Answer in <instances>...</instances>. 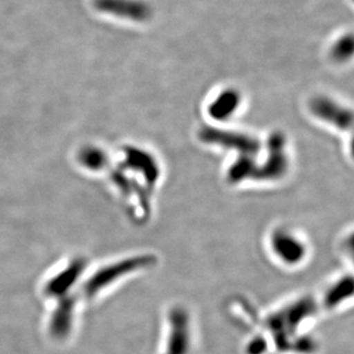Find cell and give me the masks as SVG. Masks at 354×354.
<instances>
[{
  "label": "cell",
  "mask_w": 354,
  "mask_h": 354,
  "mask_svg": "<svg viewBox=\"0 0 354 354\" xmlns=\"http://www.w3.org/2000/svg\"><path fill=\"white\" fill-rule=\"evenodd\" d=\"M155 261L156 258L154 254H138L118 261L116 264L109 265L107 268H101L100 271L91 277V280L85 286L86 295L94 296L104 288L114 283L115 281L120 280L122 277L151 268Z\"/></svg>",
  "instance_id": "7a4b0ae2"
},
{
  "label": "cell",
  "mask_w": 354,
  "mask_h": 354,
  "mask_svg": "<svg viewBox=\"0 0 354 354\" xmlns=\"http://www.w3.org/2000/svg\"><path fill=\"white\" fill-rule=\"evenodd\" d=\"M240 93L235 90H226L218 95L210 104L209 115L214 120H225L231 118L240 106Z\"/></svg>",
  "instance_id": "8fae6325"
},
{
  "label": "cell",
  "mask_w": 354,
  "mask_h": 354,
  "mask_svg": "<svg viewBox=\"0 0 354 354\" xmlns=\"http://www.w3.org/2000/svg\"><path fill=\"white\" fill-rule=\"evenodd\" d=\"M193 328L187 310L176 306L167 315V333L162 354H191Z\"/></svg>",
  "instance_id": "3957f363"
},
{
  "label": "cell",
  "mask_w": 354,
  "mask_h": 354,
  "mask_svg": "<svg viewBox=\"0 0 354 354\" xmlns=\"http://www.w3.org/2000/svg\"><path fill=\"white\" fill-rule=\"evenodd\" d=\"M198 137L204 144L217 145L221 147L234 149L239 151L240 155H248L254 158L261 151V142L256 138L240 132L205 127L200 131Z\"/></svg>",
  "instance_id": "5b68a950"
},
{
  "label": "cell",
  "mask_w": 354,
  "mask_h": 354,
  "mask_svg": "<svg viewBox=\"0 0 354 354\" xmlns=\"http://www.w3.org/2000/svg\"><path fill=\"white\" fill-rule=\"evenodd\" d=\"M257 165L254 164V158L248 155H240L230 170H228V181L232 184H239L242 180L254 177Z\"/></svg>",
  "instance_id": "7c38bea8"
},
{
  "label": "cell",
  "mask_w": 354,
  "mask_h": 354,
  "mask_svg": "<svg viewBox=\"0 0 354 354\" xmlns=\"http://www.w3.org/2000/svg\"><path fill=\"white\" fill-rule=\"evenodd\" d=\"M317 313V304L312 298H301L275 312L268 319L270 330L274 333L279 348H288L301 326L308 324Z\"/></svg>",
  "instance_id": "6da1fadb"
},
{
  "label": "cell",
  "mask_w": 354,
  "mask_h": 354,
  "mask_svg": "<svg viewBox=\"0 0 354 354\" xmlns=\"http://www.w3.org/2000/svg\"><path fill=\"white\" fill-rule=\"evenodd\" d=\"M127 165L136 171H140L144 174L145 179L149 186H154L155 181L160 176L158 163L154 158L146 151H140L138 148H127Z\"/></svg>",
  "instance_id": "9c48e42d"
},
{
  "label": "cell",
  "mask_w": 354,
  "mask_h": 354,
  "mask_svg": "<svg viewBox=\"0 0 354 354\" xmlns=\"http://www.w3.org/2000/svg\"><path fill=\"white\" fill-rule=\"evenodd\" d=\"M353 294V280L351 275L341 277L328 288L322 298V305L328 311H333L352 297Z\"/></svg>",
  "instance_id": "30bf717a"
},
{
  "label": "cell",
  "mask_w": 354,
  "mask_h": 354,
  "mask_svg": "<svg viewBox=\"0 0 354 354\" xmlns=\"http://www.w3.org/2000/svg\"><path fill=\"white\" fill-rule=\"evenodd\" d=\"M94 6L104 13L134 22H145L151 15V7L141 0H94Z\"/></svg>",
  "instance_id": "52a82bcc"
},
{
  "label": "cell",
  "mask_w": 354,
  "mask_h": 354,
  "mask_svg": "<svg viewBox=\"0 0 354 354\" xmlns=\"http://www.w3.org/2000/svg\"><path fill=\"white\" fill-rule=\"evenodd\" d=\"M310 109L315 118L333 124L341 130H351L353 125L352 111L329 97H315L310 104Z\"/></svg>",
  "instance_id": "ba28073f"
},
{
  "label": "cell",
  "mask_w": 354,
  "mask_h": 354,
  "mask_svg": "<svg viewBox=\"0 0 354 354\" xmlns=\"http://www.w3.org/2000/svg\"><path fill=\"white\" fill-rule=\"evenodd\" d=\"M268 350V342L264 337L257 336L248 344V354H264Z\"/></svg>",
  "instance_id": "9a60e30c"
},
{
  "label": "cell",
  "mask_w": 354,
  "mask_h": 354,
  "mask_svg": "<svg viewBox=\"0 0 354 354\" xmlns=\"http://www.w3.org/2000/svg\"><path fill=\"white\" fill-rule=\"evenodd\" d=\"M270 249L273 257L288 268H296L308 258V243L295 232L279 228L270 237Z\"/></svg>",
  "instance_id": "277c9868"
},
{
  "label": "cell",
  "mask_w": 354,
  "mask_h": 354,
  "mask_svg": "<svg viewBox=\"0 0 354 354\" xmlns=\"http://www.w3.org/2000/svg\"><path fill=\"white\" fill-rule=\"evenodd\" d=\"M353 54V37L352 35H346L344 37L337 40L334 47L331 48V57H334L335 61L338 62H344L351 59Z\"/></svg>",
  "instance_id": "5bb4252c"
},
{
  "label": "cell",
  "mask_w": 354,
  "mask_h": 354,
  "mask_svg": "<svg viewBox=\"0 0 354 354\" xmlns=\"http://www.w3.org/2000/svg\"><path fill=\"white\" fill-rule=\"evenodd\" d=\"M286 138L281 133L272 134L268 139V155L261 167H256L254 180H277L288 170V158L284 151Z\"/></svg>",
  "instance_id": "8992f818"
},
{
  "label": "cell",
  "mask_w": 354,
  "mask_h": 354,
  "mask_svg": "<svg viewBox=\"0 0 354 354\" xmlns=\"http://www.w3.org/2000/svg\"><path fill=\"white\" fill-rule=\"evenodd\" d=\"M80 160L85 167L92 170H100L106 165L107 158L106 155L97 149V148L88 147L85 148L82 153H80Z\"/></svg>",
  "instance_id": "4fadbf2b"
}]
</instances>
